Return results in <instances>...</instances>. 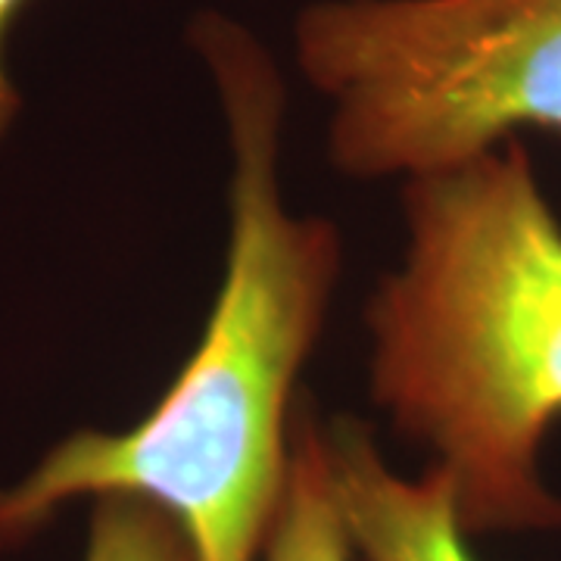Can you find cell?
<instances>
[{
    "label": "cell",
    "instance_id": "obj_1",
    "mask_svg": "<svg viewBox=\"0 0 561 561\" xmlns=\"http://www.w3.org/2000/svg\"><path fill=\"white\" fill-rule=\"evenodd\" d=\"M231 138V241L203 337L157 409L119 434L79 431L0 490V549L72 500L160 505L194 561H262L290 474L297 381L316 350L343 243L280 194L284 81L262 44L225 16L194 20Z\"/></svg>",
    "mask_w": 561,
    "mask_h": 561
},
{
    "label": "cell",
    "instance_id": "obj_2",
    "mask_svg": "<svg viewBox=\"0 0 561 561\" xmlns=\"http://www.w3.org/2000/svg\"><path fill=\"white\" fill-rule=\"evenodd\" d=\"M405 253L368 300L371 400L427 446L468 537L561 527V221L518 140L402 184Z\"/></svg>",
    "mask_w": 561,
    "mask_h": 561
},
{
    "label": "cell",
    "instance_id": "obj_3",
    "mask_svg": "<svg viewBox=\"0 0 561 561\" xmlns=\"http://www.w3.org/2000/svg\"><path fill=\"white\" fill-rule=\"evenodd\" d=\"M341 175L412 179L561 135V0H316L294 25Z\"/></svg>",
    "mask_w": 561,
    "mask_h": 561
},
{
    "label": "cell",
    "instance_id": "obj_4",
    "mask_svg": "<svg viewBox=\"0 0 561 561\" xmlns=\"http://www.w3.org/2000/svg\"><path fill=\"white\" fill-rule=\"evenodd\" d=\"M334 483L356 556L365 561H478L461 530L453 483L440 468L421 478L390 471L356 419L328 427Z\"/></svg>",
    "mask_w": 561,
    "mask_h": 561
},
{
    "label": "cell",
    "instance_id": "obj_5",
    "mask_svg": "<svg viewBox=\"0 0 561 561\" xmlns=\"http://www.w3.org/2000/svg\"><path fill=\"white\" fill-rule=\"evenodd\" d=\"M356 549L343 522L328 424L300 393L290 431V474L262 561H353Z\"/></svg>",
    "mask_w": 561,
    "mask_h": 561
},
{
    "label": "cell",
    "instance_id": "obj_6",
    "mask_svg": "<svg viewBox=\"0 0 561 561\" xmlns=\"http://www.w3.org/2000/svg\"><path fill=\"white\" fill-rule=\"evenodd\" d=\"M84 561H194L187 537L160 505L135 496L94 500Z\"/></svg>",
    "mask_w": 561,
    "mask_h": 561
},
{
    "label": "cell",
    "instance_id": "obj_7",
    "mask_svg": "<svg viewBox=\"0 0 561 561\" xmlns=\"http://www.w3.org/2000/svg\"><path fill=\"white\" fill-rule=\"evenodd\" d=\"M28 0H0V138L10 128V122L20 113V94L13 88V81L7 76V60H3V47H7V35L13 28V22L22 13Z\"/></svg>",
    "mask_w": 561,
    "mask_h": 561
}]
</instances>
